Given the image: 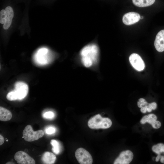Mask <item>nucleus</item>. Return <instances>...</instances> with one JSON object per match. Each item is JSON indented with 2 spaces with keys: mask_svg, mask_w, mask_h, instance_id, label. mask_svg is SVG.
I'll return each mask as SVG.
<instances>
[{
  "mask_svg": "<svg viewBox=\"0 0 164 164\" xmlns=\"http://www.w3.org/2000/svg\"><path fill=\"white\" fill-rule=\"evenodd\" d=\"M112 125V121L108 118H102L100 114H97L91 118L88 121V125L91 129H106Z\"/></svg>",
  "mask_w": 164,
  "mask_h": 164,
  "instance_id": "obj_3",
  "label": "nucleus"
},
{
  "mask_svg": "<svg viewBox=\"0 0 164 164\" xmlns=\"http://www.w3.org/2000/svg\"><path fill=\"white\" fill-rule=\"evenodd\" d=\"M6 164H15L14 163H13V162H8L6 163Z\"/></svg>",
  "mask_w": 164,
  "mask_h": 164,
  "instance_id": "obj_31",
  "label": "nucleus"
},
{
  "mask_svg": "<svg viewBox=\"0 0 164 164\" xmlns=\"http://www.w3.org/2000/svg\"><path fill=\"white\" fill-rule=\"evenodd\" d=\"M141 108L140 111L142 113H145L146 112L147 110L145 106Z\"/></svg>",
  "mask_w": 164,
  "mask_h": 164,
  "instance_id": "obj_27",
  "label": "nucleus"
},
{
  "mask_svg": "<svg viewBox=\"0 0 164 164\" xmlns=\"http://www.w3.org/2000/svg\"><path fill=\"white\" fill-rule=\"evenodd\" d=\"M152 150L158 154H160L164 152V145L162 143H159L154 145L152 148Z\"/></svg>",
  "mask_w": 164,
  "mask_h": 164,
  "instance_id": "obj_17",
  "label": "nucleus"
},
{
  "mask_svg": "<svg viewBox=\"0 0 164 164\" xmlns=\"http://www.w3.org/2000/svg\"><path fill=\"white\" fill-rule=\"evenodd\" d=\"M145 106L146 108L147 111L149 112H150L152 110L151 107L149 105V104L148 105H147Z\"/></svg>",
  "mask_w": 164,
  "mask_h": 164,
  "instance_id": "obj_28",
  "label": "nucleus"
},
{
  "mask_svg": "<svg viewBox=\"0 0 164 164\" xmlns=\"http://www.w3.org/2000/svg\"><path fill=\"white\" fill-rule=\"evenodd\" d=\"M132 1L135 5L143 7L152 5L154 3L155 0H132Z\"/></svg>",
  "mask_w": 164,
  "mask_h": 164,
  "instance_id": "obj_15",
  "label": "nucleus"
},
{
  "mask_svg": "<svg viewBox=\"0 0 164 164\" xmlns=\"http://www.w3.org/2000/svg\"><path fill=\"white\" fill-rule=\"evenodd\" d=\"M148 120L147 122L152 124L157 119L156 116L153 114H150L148 115Z\"/></svg>",
  "mask_w": 164,
  "mask_h": 164,
  "instance_id": "obj_19",
  "label": "nucleus"
},
{
  "mask_svg": "<svg viewBox=\"0 0 164 164\" xmlns=\"http://www.w3.org/2000/svg\"><path fill=\"white\" fill-rule=\"evenodd\" d=\"M75 156L78 162L81 164H91L93 159L90 154L83 148L78 149L75 152Z\"/></svg>",
  "mask_w": 164,
  "mask_h": 164,
  "instance_id": "obj_5",
  "label": "nucleus"
},
{
  "mask_svg": "<svg viewBox=\"0 0 164 164\" xmlns=\"http://www.w3.org/2000/svg\"><path fill=\"white\" fill-rule=\"evenodd\" d=\"M160 161L162 163H164V156H161Z\"/></svg>",
  "mask_w": 164,
  "mask_h": 164,
  "instance_id": "obj_30",
  "label": "nucleus"
},
{
  "mask_svg": "<svg viewBox=\"0 0 164 164\" xmlns=\"http://www.w3.org/2000/svg\"><path fill=\"white\" fill-rule=\"evenodd\" d=\"M98 50L95 45H89L84 47L80 54L83 64L87 67H91L97 60Z\"/></svg>",
  "mask_w": 164,
  "mask_h": 164,
  "instance_id": "obj_1",
  "label": "nucleus"
},
{
  "mask_svg": "<svg viewBox=\"0 0 164 164\" xmlns=\"http://www.w3.org/2000/svg\"><path fill=\"white\" fill-rule=\"evenodd\" d=\"M148 104L145 100L143 98H140L137 102L138 106L140 108L145 106Z\"/></svg>",
  "mask_w": 164,
  "mask_h": 164,
  "instance_id": "obj_20",
  "label": "nucleus"
},
{
  "mask_svg": "<svg viewBox=\"0 0 164 164\" xmlns=\"http://www.w3.org/2000/svg\"><path fill=\"white\" fill-rule=\"evenodd\" d=\"M56 156L52 152H46L43 154L42 160L44 164H53L56 160Z\"/></svg>",
  "mask_w": 164,
  "mask_h": 164,
  "instance_id": "obj_13",
  "label": "nucleus"
},
{
  "mask_svg": "<svg viewBox=\"0 0 164 164\" xmlns=\"http://www.w3.org/2000/svg\"><path fill=\"white\" fill-rule=\"evenodd\" d=\"M48 52V50L45 48L39 50L35 56L36 63L40 65H46L49 63L50 60L47 56Z\"/></svg>",
  "mask_w": 164,
  "mask_h": 164,
  "instance_id": "obj_6",
  "label": "nucleus"
},
{
  "mask_svg": "<svg viewBox=\"0 0 164 164\" xmlns=\"http://www.w3.org/2000/svg\"><path fill=\"white\" fill-rule=\"evenodd\" d=\"M140 19V16L138 13L130 12L125 14L123 15L122 21L125 24L130 25L138 22Z\"/></svg>",
  "mask_w": 164,
  "mask_h": 164,
  "instance_id": "obj_10",
  "label": "nucleus"
},
{
  "mask_svg": "<svg viewBox=\"0 0 164 164\" xmlns=\"http://www.w3.org/2000/svg\"><path fill=\"white\" fill-rule=\"evenodd\" d=\"M148 120V116L145 115L141 119L140 123L142 124H144L147 122Z\"/></svg>",
  "mask_w": 164,
  "mask_h": 164,
  "instance_id": "obj_24",
  "label": "nucleus"
},
{
  "mask_svg": "<svg viewBox=\"0 0 164 164\" xmlns=\"http://www.w3.org/2000/svg\"><path fill=\"white\" fill-rule=\"evenodd\" d=\"M149 105L153 110L157 108V105L155 102H152L150 104H149Z\"/></svg>",
  "mask_w": 164,
  "mask_h": 164,
  "instance_id": "obj_25",
  "label": "nucleus"
},
{
  "mask_svg": "<svg viewBox=\"0 0 164 164\" xmlns=\"http://www.w3.org/2000/svg\"><path fill=\"white\" fill-rule=\"evenodd\" d=\"M54 114L51 111H48L45 112L43 115V117L46 119H52L54 116Z\"/></svg>",
  "mask_w": 164,
  "mask_h": 164,
  "instance_id": "obj_21",
  "label": "nucleus"
},
{
  "mask_svg": "<svg viewBox=\"0 0 164 164\" xmlns=\"http://www.w3.org/2000/svg\"><path fill=\"white\" fill-rule=\"evenodd\" d=\"M17 163L20 164H35V160L25 152L19 151L16 152L14 156Z\"/></svg>",
  "mask_w": 164,
  "mask_h": 164,
  "instance_id": "obj_7",
  "label": "nucleus"
},
{
  "mask_svg": "<svg viewBox=\"0 0 164 164\" xmlns=\"http://www.w3.org/2000/svg\"><path fill=\"white\" fill-rule=\"evenodd\" d=\"M28 91V87L26 84L22 82H18L15 84L14 90L8 94L6 98L9 101L21 100L26 96Z\"/></svg>",
  "mask_w": 164,
  "mask_h": 164,
  "instance_id": "obj_2",
  "label": "nucleus"
},
{
  "mask_svg": "<svg viewBox=\"0 0 164 164\" xmlns=\"http://www.w3.org/2000/svg\"><path fill=\"white\" fill-rule=\"evenodd\" d=\"M4 137L3 136L1 135V134L0 135V145H2L4 143Z\"/></svg>",
  "mask_w": 164,
  "mask_h": 164,
  "instance_id": "obj_26",
  "label": "nucleus"
},
{
  "mask_svg": "<svg viewBox=\"0 0 164 164\" xmlns=\"http://www.w3.org/2000/svg\"><path fill=\"white\" fill-rule=\"evenodd\" d=\"M56 128L53 127H50L48 128L46 130V134L51 135L55 133L56 132Z\"/></svg>",
  "mask_w": 164,
  "mask_h": 164,
  "instance_id": "obj_22",
  "label": "nucleus"
},
{
  "mask_svg": "<svg viewBox=\"0 0 164 164\" xmlns=\"http://www.w3.org/2000/svg\"><path fill=\"white\" fill-rule=\"evenodd\" d=\"M44 132L42 130L34 131L30 125L26 126L23 131L22 135L26 141L31 142L38 140L43 137Z\"/></svg>",
  "mask_w": 164,
  "mask_h": 164,
  "instance_id": "obj_4",
  "label": "nucleus"
},
{
  "mask_svg": "<svg viewBox=\"0 0 164 164\" xmlns=\"http://www.w3.org/2000/svg\"><path fill=\"white\" fill-rule=\"evenodd\" d=\"M6 15L5 10L2 9L0 12V23L4 24L5 22Z\"/></svg>",
  "mask_w": 164,
  "mask_h": 164,
  "instance_id": "obj_18",
  "label": "nucleus"
},
{
  "mask_svg": "<svg viewBox=\"0 0 164 164\" xmlns=\"http://www.w3.org/2000/svg\"><path fill=\"white\" fill-rule=\"evenodd\" d=\"M143 18V17L142 16H141L140 17V19H142Z\"/></svg>",
  "mask_w": 164,
  "mask_h": 164,
  "instance_id": "obj_32",
  "label": "nucleus"
},
{
  "mask_svg": "<svg viewBox=\"0 0 164 164\" xmlns=\"http://www.w3.org/2000/svg\"><path fill=\"white\" fill-rule=\"evenodd\" d=\"M22 138H24V137L23 136H22Z\"/></svg>",
  "mask_w": 164,
  "mask_h": 164,
  "instance_id": "obj_34",
  "label": "nucleus"
},
{
  "mask_svg": "<svg viewBox=\"0 0 164 164\" xmlns=\"http://www.w3.org/2000/svg\"><path fill=\"white\" fill-rule=\"evenodd\" d=\"M129 60L133 67L138 71L143 70L145 67L144 63L140 56L137 54L134 53L130 55Z\"/></svg>",
  "mask_w": 164,
  "mask_h": 164,
  "instance_id": "obj_9",
  "label": "nucleus"
},
{
  "mask_svg": "<svg viewBox=\"0 0 164 164\" xmlns=\"http://www.w3.org/2000/svg\"><path fill=\"white\" fill-rule=\"evenodd\" d=\"M161 157L160 154H158V155L156 157L155 159V161L156 162H158L159 161Z\"/></svg>",
  "mask_w": 164,
  "mask_h": 164,
  "instance_id": "obj_29",
  "label": "nucleus"
},
{
  "mask_svg": "<svg viewBox=\"0 0 164 164\" xmlns=\"http://www.w3.org/2000/svg\"><path fill=\"white\" fill-rule=\"evenodd\" d=\"M154 46L158 51L161 52L164 51V29L160 31L157 34Z\"/></svg>",
  "mask_w": 164,
  "mask_h": 164,
  "instance_id": "obj_11",
  "label": "nucleus"
},
{
  "mask_svg": "<svg viewBox=\"0 0 164 164\" xmlns=\"http://www.w3.org/2000/svg\"><path fill=\"white\" fill-rule=\"evenodd\" d=\"M152 127L154 128L158 129L161 126V123L159 121H155L152 124Z\"/></svg>",
  "mask_w": 164,
  "mask_h": 164,
  "instance_id": "obj_23",
  "label": "nucleus"
},
{
  "mask_svg": "<svg viewBox=\"0 0 164 164\" xmlns=\"http://www.w3.org/2000/svg\"><path fill=\"white\" fill-rule=\"evenodd\" d=\"M50 144L52 146V150L56 154H59L60 152V146L59 142L54 139L51 140Z\"/></svg>",
  "mask_w": 164,
  "mask_h": 164,
  "instance_id": "obj_16",
  "label": "nucleus"
},
{
  "mask_svg": "<svg viewBox=\"0 0 164 164\" xmlns=\"http://www.w3.org/2000/svg\"><path fill=\"white\" fill-rule=\"evenodd\" d=\"M133 157V153L127 150L121 152L115 160L114 164H128L132 161Z\"/></svg>",
  "mask_w": 164,
  "mask_h": 164,
  "instance_id": "obj_8",
  "label": "nucleus"
},
{
  "mask_svg": "<svg viewBox=\"0 0 164 164\" xmlns=\"http://www.w3.org/2000/svg\"><path fill=\"white\" fill-rule=\"evenodd\" d=\"M12 114L8 110L2 107H0V120L5 121H9L12 118Z\"/></svg>",
  "mask_w": 164,
  "mask_h": 164,
  "instance_id": "obj_14",
  "label": "nucleus"
},
{
  "mask_svg": "<svg viewBox=\"0 0 164 164\" xmlns=\"http://www.w3.org/2000/svg\"><path fill=\"white\" fill-rule=\"evenodd\" d=\"M6 141L7 142H8V140H7L6 138Z\"/></svg>",
  "mask_w": 164,
  "mask_h": 164,
  "instance_id": "obj_33",
  "label": "nucleus"
},
{
  "mask_svg": "<svg viewBox=\"0 0 164 164\" xmlns=\"http://www.w3.org/2000/svg\"><path fill=\"white\" fill-rule=\"evenodd\" d=\"M5 10L6 15L5 22L3 25V28L5 29H7L11 24L14 16V12L12 8L9 6L7 7Z\"/></svg>",
  "mask_w": 164,
  "mask_h": 164,
  "instance_id": "obj_12",
  "label": "nucleus"
}]
</instances>
